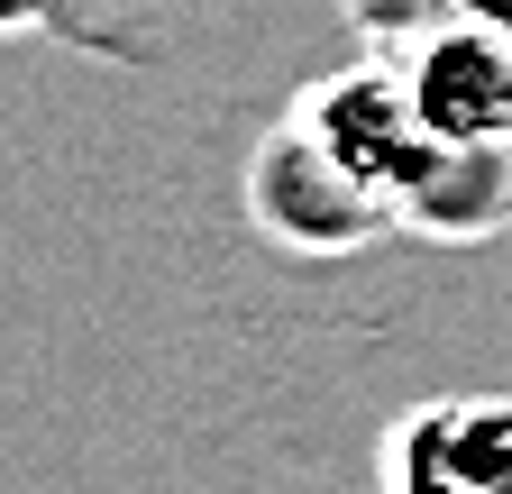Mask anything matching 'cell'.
<instances>
[{
	"mask_svg": "<svg viewBox=\"0 0 512 494\" xmlns=\"http://www.w3.org/2000/svg\"><path fill=\"white\" fill-rule=\"evenodd\" d=\"M293 119H302L311 138H330V156H339L348 174H366L375 193L394 202V220H403V193H412V183L439 165V138L421 129V110H412L403 74L384 65V55H357L348 74L302 83Z\"/></svg>",
	"mask_w": 512,
	"mask_h": 494,
	"instance_id": "obj_2",
	"label": "cell"
},
{
	"mask_svg": "<svg viewBox=\"0 0 512 494\" xmlns=\"http://www.w3.org/2000/svg\"><path fill=\"white\" fill-rule=\"evenodd\" d=\"M467 19H485V28H503V37H512V0H467Z\"/></svg>",
	"mask_w": 512,
	"mask_h": 494,
	"instance_id": "obj_8",
	"label": "cell"
},
{
	"mask_svg": "<svg viewBox=\"0 0 512 494\" xmlns=\"http://www.w3.org/2000/svg\"><path fill=\"white\" fill-rule=\"evenodd\" d=\"M46 10H55V0H0V37L28 28V19H46Z\"/></svg>",
	"mask_w": 512,
	"mask_h": 494,
	"instance_id": "obj_7",
	"label": "cell"
},
{
	"mask_svg": "<svg viewBox=\"0 0 512 494\" xmlns=\"http://www.w3.org/2000/svg\"><path fill=\"white\" fill-rule=\"evenodd\" d=\"M339 10H348V28L366 37V55H403L412 37L467 19V0H339Z\"/></svg>",
	"mask_w": 512,
	"mask_h": 494,
	"instance_id": "obj_6",
	"label": "cell"
},
{
	"mask_svg": "<svg viewBox=\"0 0 512 494\" xmlns=\"http://www.w3.org/2000/svg\"><path fill=\"white\" fill-rule=\"evenodd\" d=\"M403 229L439 247L512 229V147H439V165L403 193Z\"/></svg>",
	"mask_w": 512,
	"mask_h": 494,
	"instance_id": "obj_5",
	"label": "cell"
},
{
	"mask_svg": "<svg viewBox=\"0 0 512 494\" xmlns=\"http://www.w3.org/2000/svg\"><path fill=\"white\" fill-rule=\"evenodd\" d=\"M384 494H512V394H439L412 403L375 440Z\"/></svg>",
	"mask_w": 512,
	"mask_h": 494,
	"instance_id": "obj_3",
	"label": "cell"
},
{
	"mask_svg": "<svg viewBox=\"0 0 512 494\" xmlns=\"http://www.w3.org/2000/svg\"><path fill=\"white\" fill-rule=\"evenodd\" d=\"M238 202H247V220L266 229L284 257H357V247H375L384 229H403L394 202H384L366 174H348L330 156V138H311L293 110L247 147Z\"/></svg>",
	"mask_w": 512,
	"mask_h": 494,
	"instance_id": "obj_1",
	"label": "cell"
},
{
	"mask_svg": "<svg viewBox=\"0 0 512 494\" xmlns=\"http://www.w3.org/2000/svg\"><path fill=\"white\" fill-rule=\"evenodd\" d=\"M403 74L421 129L439 147H512V37L485 19H448L412 37L403 55H384Z\"/></svg>",
	"mask_w": 512,
	"mask_h": 494,
	"instance_id": "obj_4",
	"label": "cell"
}]
</instances>
